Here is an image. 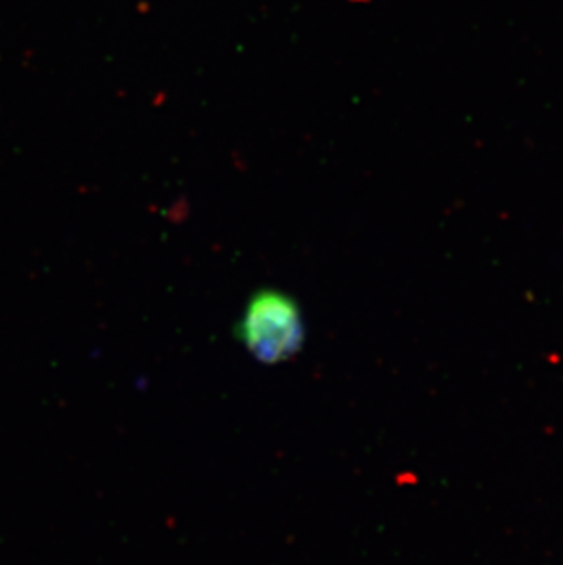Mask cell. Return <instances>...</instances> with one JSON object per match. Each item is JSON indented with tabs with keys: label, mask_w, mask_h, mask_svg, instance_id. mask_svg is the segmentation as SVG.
I'll return each mask as SVG.
<instances>
[{
	"label": "cell",
	"mask_w": 563,
	"mask_h": 565,
	"mask_svg": "<svg viewBox=\"0 0 563 565\" xmlns=\"http://www.w3.org/2000/svg\"><path fill=\"white\" fill-rule=\"evenodd\" d=\"M236 333L247 352L266 364L295 358L306 337L300 308L278 289H262L251 297Z\"/></svg>",
	"instance_id": "obj_1"
}]
</instances>
